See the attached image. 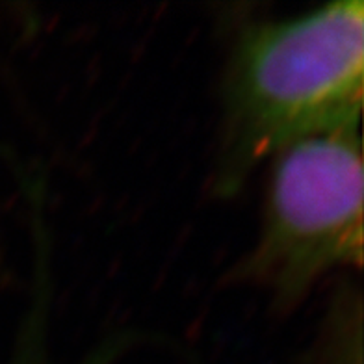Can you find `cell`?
I'll return each mask as SVG.
<instances>
[{
    "mask_svg": "<svg viewBox=\"0 0 364 364\" xmlns=\"http://www.w3.org/2000/svg\"><path fill=\"white\" fill-rule=\"evenodd\" d=\"M47 336L41 331L26 329L21 333L19 342H17V350H15L11 364H53L48 357L47 350ZM80 364H102L95 357H86Z\"/></svg>",
    "mask_w": 364,
    "mask_h": 364,
    "instance_id": "cell-4",
    "label": "cell"
},
{
    "mask_svg": "<svg viewBox=\"0 0 364 364\" xmlns=\"http://www.w3.org/2000/svg\"><path fill=\"white\" fill-rule=\"evenodd\" d=\"M360 129L307 138L272 159L259 236L230 272L277 312L301 305L327 273L363 266Z\"/></svg>",
    "mask_w": 364,
    "mask_h": 364,
    "instance_id": "cell-2",
    "label": "cell"
},
{
    "mask_svg": "<svg viewBox=\"0 0 364 364\" xmlns=\"http://www.w3.org/2000/svg\"><path fill=\"white\" fill-rule=\"evenodd\" d=\"M363 101L360 0L244 24L221 78L212 193L238 196L259 166L301 139L360 129Z\"/></svg>",
    "mask_w": 364,
    "mask_h": 364,
    "instance_id": "cell-1",
    "label": "cell"
},
{
    "mask_svg": "<svg viewBox=\"0 0 364 364\" xmlns=\"http://www.w3.org/2000/svg\"><path fill=\"white\" fill-rule=\"evenodd\" d=\"M318 344V364H363V296L342 284L333 296Z\"/></svg>",
    "mask_w": 364,
    "mask_h": 364,
    "instance_id": "cell-3",
    "label": "cell"
}]
</instances>
